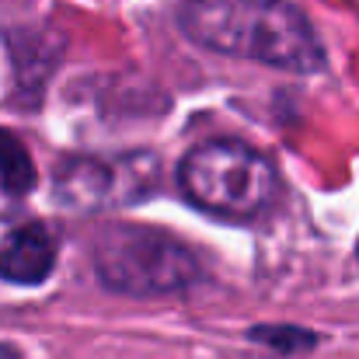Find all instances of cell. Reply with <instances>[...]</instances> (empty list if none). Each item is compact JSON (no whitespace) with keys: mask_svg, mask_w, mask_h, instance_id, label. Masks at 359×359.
I'll return each mask as SVG.
<instances>
[{"mask_svg":"<svg viewBox=\"0 0 359 359\" xmlns=\"http://www.w3.org/2000/svg\"><path fill=\"white\" fill-rule=\"evenodd\" d=\"M185 196L217 217H258L276 196V168L265 154L234 140H210L182 161Z\"/></svg>","mask_w":359,"mask_h":359,"instance_id":"3957f363","label":"cell"},{"mask_svg":"<svg viewBox=\"0 0 359 359\" xmlns=\"http://www.w3.org/2000/svg\"><path fill=\"white\" fill-rule=\"evenodd\" d=\"M91 262L109 290L129 297L175 293L199 276V262L182 241L143 224H105L95 234Z\"/></svg>","mask_w":359,"mask_h":359,"instance_id":"7a4b0ae2","label":"cell"},{"mask_svg":"<svg viewBox=\"0 0 359 359\" xmlns=\"http://www.w3.org/2000/svg\"><path fill=\"white\" fill-rule=\"evenodd\" d=\"M0 359H21V353L14 346H0Z\"/></svg>","mask_w":359,"mask_h":359,"instance_id":"52a82bcc","label":"cell"},{"mask_svg":"<svg viewBox=\"0 0 359 359\" xmlns=\"http://www.w3.org/2000/svg\"><path fill=\"white\" fill-rule=\"evenodd\" d=\"M251 342H262L283 356H297V353L314 349L318 335L307 328H297V325H258V328H251Z\"/></svg>","mask_w":359,"mask_h":359,"instance_id":"8992f818","label":"cell"},{"mask_svg":"<svg viewBox=\"0 0 359 359\" xmlns=\"http://www.w3.org/2000/svg\"><path fill=\"white\" fill-rule=\"evenodd\" d=\"M32 185H35V164H32L28 147L14 133L0 129V192L25 196Z\"/></svg>","mask_w":359,"mask_h":359,"instance_id":"5b68a950","label":"cell"},{"mask_svg":"<svg viewBox=\"0 0 359 359\" xmlns=\"http://www.w3.org/2000/svg\"><path fill=\"white\" fill-rule=\"evenodd\" d=\"M178 25L192 42L224 56L297 74L325 67L318 32L286 0H185Z\"/></svg>","mask_w":359,"mask_h":359,"instance_id":"6da1fadb","label":"cell"},{"mask_svg":"<svg viewBox=\"0 0 359 359\" xmlns=\"http://www.w3.org/2000/svg\"><path fill=\"white\" fill-rule=\"evenodd\" d=\"M53 265H56V238L42 224H25L0 238V279L18 286H35L49 279Z\"/></svg>","mask_w":359,"mask_h":359,"instance_id":"277c9868","label":"cell"}]
</instances>
